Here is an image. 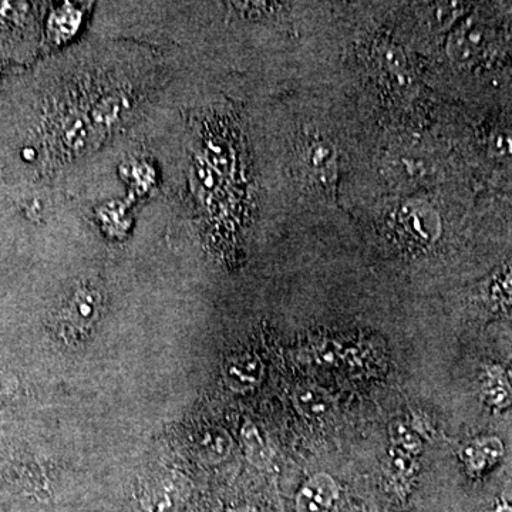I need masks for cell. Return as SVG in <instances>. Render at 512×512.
<instances>
[{
  "label": "cell",
  "instance_id": "obj_3",
  "mask_svg": "<svg viewBox=\"0 0 512 512\" xmlns=\"http://www.w3.org/2000/svg\"><path fill=\"white\" fill-rule=\"evenodd\" d=\"M501 456L503 444L494 437L471 441L460 453L461 460L471 476H480L487 468L494 466Z\"/></svg>",
  "mask_w": 512,
  "mask_h": 512
},
{
  "label": "cell",
  "instance_id": "obj_7",
  "mask_svg": "<svg viewBox=\"0 0 512 512\" xmlns=\"http://www.w3.org/2000/svg\"><path fill=\"white\" fill-rule=\"evenodd\" d=\"M394 168H396L400 177L412 181L424 178L423 175L427 174V165L423 161L417 160L412 154H404L399 161L394 163Z\"/></svg>",
  "mask_w": 512,
  "mask_h": 512
},
{
  "label": "cell",
  "instance_id": "obj_4",
  "mask_svg": "<svg viewBox=\"0 0 512 512\" xmlns=\"http://www.w3.org/2000/svg\"><path fill=\"white\" fill-rule=\"evenodd\" d=\"M292 400L299 413L309 419H322L333 407L332 397L328 392L313 384L296 387Z\"/></svg>",
  "mask_w": 512,
  "mask_h": 512
},
{
  "label": "cell",
  "instance_id": "obj_5",
  "mask_svg": "<svg viewBox=\"0 0 512 512\" xmlns=\"http://www.w3.org/2000/svg\"><path fill=\"white\" fill-rule=\"evenodd\" d=\"M308 165L311 167L312 173L318 175L325 181L329 175L335 174L333 168V151L332 148L325 144V141H316L312 144L308 154Z\"/></svg>",
  "mask_w": 512,
  "mask_h": 512
},
{
  "label": "cell",
  "instance_id": "obj_1",
  "mask_svg": "<svg viewBox=\"0 0 512 512\" xmlns=\"http://www.w3.org/2000/svg\"><path fill=\"white\" fill-rule=\"evenodd\" d=\"M338 495V484L329 474H316L296 495V512H329Z\"/></svg>",
  "mask_w": 512,
  "mask_h": 512
},
{
  "label": "cell",
  "instance_id": "obj_6",
  "mask_svg": "<svg viewBox=\"0 0 512 512\" xmlns=\"http://www.w3.org/2000/svg\"><path fill=\"white\" fill-rule=\"evenodd\" d=\"M390 434H392V441L397 450L402 451L404 454L420 453V437L417 436L416 431L410 429L406 424H393L392 429H390Z\"/></svg>",
  "mask_w": 512,
  "mask_h": 512
},
{
  "label": "cell",
  "instance_id": "obj_2",
  "mask_svg": "<svg viewBox=\"0 0 512 512\" xmlns=\"http://www.w3.org/2000/svg\"><path fill=\"white\" fill-rule=\"evenodd\" d=\"M487 47V29L476 22H467L451 36L448 53L457 62L470 63L483 55Z\"/></svg>",
  "mask_w": 512,
  "mask_h": 512
}]
</instances>
